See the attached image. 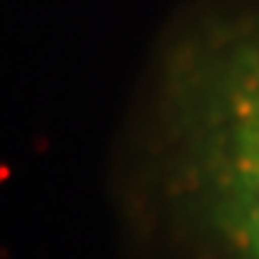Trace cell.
I'll use <instances>...</instances> for the list:
<instances>
[{
	"label": "cell",
	"mask_w": 259,
	"mask_h": 259,
	"mask_svg": "<svg viewBox=\"0 0 259 259\" xmlns=\"http://www.w3.org/2000/svg\"><path fill=\"white\" fill-rule=\"evenodd\" d=\"M108 192L137 245L259 259V0H185L158 29Z\"/></svg>",
	"instance_id": "6da1fadb"
}]
</instances>
